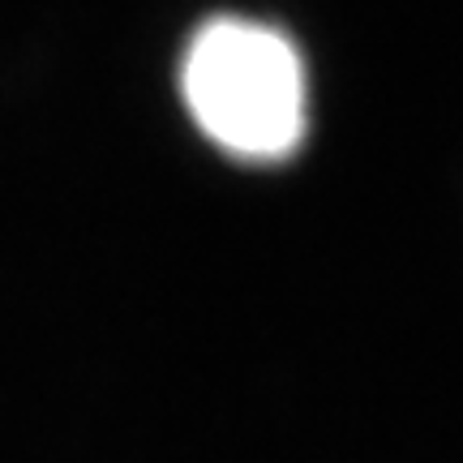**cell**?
I'll return each mask as SVG.
<instances>
[{"label":"cell","instance_id":"obj_1","mask_svg":"<svg viewBox=\"0 0 463 463\" xmlns=\"http://www.w3.org/2000/svg\"><path fill=\"white\" fill-rule=\"evenodd\" d=\"M181 99L223 155L288 164L309 129V82L297 43L249 17L202 22L181 61Z\"/></svg>","mask_w":463,"mask_h":463}]
</instances>
